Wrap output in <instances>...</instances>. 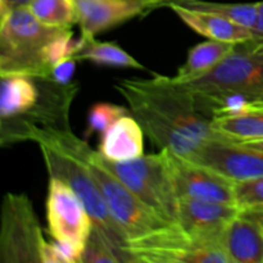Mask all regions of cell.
I'll return each mask as SVG.
<instances>
[{"instance_id":"7402d4cb","label":"cell","mask_w":263,"mask_h":263,"mask_svg":"<svg viewBox=\"0 0 263 263\" xmlns=\"http://www.w3.org/2000/svg\"><path fill=\"white\" fill-rule=\"evenodd\" d=\"M212 126L220 138L236 143L263 140V110L213 118Z\"/></svg>"},{"instance_id":"2e32d148","label":"cell","mask_w":263,"mask_h":263,"mask_svg":"<svg viewBox=\"0 0 263 263\" xmlns=\"http://www.w3.org/2000/svg\"><path fill=\"white\" fill-rule=\"evenodd\" d=\"M98 153L107 161L127 162L144 154V131L134 116L118 118L102 134Z\"/></svg>"},{"instance_id":"6da1fadb","label":"cell","mask_w":263,"mask_h":263,"mask_svg":"<svg viewBox=\"0 0 263 263\" xmlns=\"http://www.w3.org/2000/svg\"><path fill=\"white\" fill-rule=\"evenodd\" d=\"M115 89L159 151L190 159L205 141L220 138L190 87L175 77L121 80Z\"/></svg>"},{"instance_id":"8fae6325","label":"cell","mask_w":263,"mask_h":263,"mask_svg":"<svg viewBox=\"0 0 263 263\" xmlns=\"http://www.w3.org/2000/svg\"><path fill=\"white\" fill-rule=\"evenodd\" d=\"M164 152L179 199L235 204V181L192 159Z\"/></svg>"},{"instance_id":"cb8c5ba5","label":"cell","mask_w":263,"mask_h":263,"mask_svg":"<svg viewBox=\"0 0 263 263\" xmlns=\"http://www.w3.org/2000/svg\"><path fill=\"white\" fill-rule=\"evenodd\" d=\"M128 262L127 257L116 248L97 228L92 230L85 244L82 263H125Z\"/></svg>"},{"instance_id":"8992f818","label":"cell","mask_w":263,"mask_h":263,"mask_svg":"<svg viewBox=\"0 0 263 263\" xmlns=\"http://www.w3.org/2000/svg\"><path fill=\"white\" fill-rule=\"evenodd\" d=\"M104 162L108 168L152 212L166 223L177 222L179 198L175 190L166 152L143 154L127 162H112L107 159Z\"/></svg>"},{"instance_id":"f546056e","label":"cell","mask_w":263,"mask_h":263,"mask_svg":"<svg viewBox=\"0 0 263 263\" xmlns=\"http://www.w3.org/2000/svg\"><path fill=\"white\" fill-rule=\"evenodd\" d=\"M31 2L32 0H0V18L5 17L17 8L28 7Z\"/></svg>"},{"instance_id":"4dcf8cb0","label":"cell","mask_w":263,"mask_h":263,"mask_svg":"<svg viewBox=\"0 0 263 263\" xmlns=\"http://www.w3.org/2000/svg\"><path fill=\"white\" fill-rule=\"evenodd\" d=\"M241 144H246V145L251 146V148L254 149H258V151L263 152V140H253V141H246V143H241Z\"/></svg>"},{"instance_id":"9a60e30c","label":"cell","mask_w":263,"mask_h":263,"mask_svg":"<svg viewBox=\"0 0 263 263\" xmlns=\"http://www.w3.org/2000/svg\"><path fill=\"white\" fill-rule=\"evenodd\" d=\"M230 263H263V223L253 211H240L221 235Z\"/></svg>"},{"instance_id":"5bb4252c","label":"cell","mask_w":263,"mask_h":263,"mask_svg":"<svg viewBox=\"0 0 263 263\" xmlns=\"http://www.w3.org/2000/svg\"><path fill=\"white\" fill-rule=\"evenodd\" d=\"M240 210L236 204L179 199L177 225L197 239L220 238L228 223Z\"/></svg>"},{"instance_id":"4fadbf2b","label":"cell","mask_w":263,"mask_h":263,"mask_svg":"<svg viewBox=\"0 0 263 263\" xmlns=\"http://www.w3.org/2000/svg\"><path fill=\"white\" fill-rule=\"evenodd\" d=\"M81 36L95 37L156 9L157 0H74Z\"/></svg>"},{"instance_id":"83f0119b","label":"cell","mask_w":263,"mask_h":263,"mask_svg":"<svg viewBox=\"0 0 263 263\" xmlns=\"http://www.w3.org/2000/svg\"><path fill=\"white\" fill-rule=\"evenodd\" d=\"M76 63L77 61L72 57H67V58L62 59L51 69L50 79L58 82V84H71L74 72H76Z\"/></svg>"},{"instance_id":"ba28073f","label":"cell","mask_w":263,"mask_h":263,"mask_svg":"<svg viewBox=\"0 0 263 263\" xmlns=\"http://www.w3.org/2000/svg\"><path fill=\"white\" fill-rule=\"evenodd\" d=\"M45 244L30 198L23 193H7L2 203L0 263H43Z\"/></svg>"},{"instance_id":"3957f363","label":"cell","mask_w":263,"mask_h":263,"mask_svg":"<svg viewBox=\"0 0 263 263\" xmlns=\"http://www.w3.org/2000/svg\"><path fill=\"white\" fill-rule=\"evenodd\" d=\"M185 84L212 120L249 112L263 105V49L238 44L213 71Z\"/></svg>"},{"instance_id":"7a4b0ae2","label":"cell","mask_w":263,"mask_h":263,"mask_svg":"<svg viewBox=\"0 0 263 263\" xmlns=\"http://www.w3.org/2000/svg\"><path fill=\"white\" fill-rule=\"evenodd\" d=\"M31 141L39 145L49 177L66 182L77 194L97 228L116 248L123 252L128 238L113 218L105 200L82 156L84 140L77 138L71 128L67 130H35ZM125 253V252H123Z\"/></svg>"},{"instance_id":"277c9868","label":"cell","mask_w":263,"mask_h":263,"mask_svg":"<svg viewBox=\"0 0 263 263\" xmlns=\"http://www.w3.org/2000/svg\"><path fill=\"white\" fill-rule=\"evenodd\" d=\"M64 30L41 23L28 7L0 18V76L50 77L48 49Z\"/></svg>"},{"instance_id":"ffe728a7","label":"cell","mask_w":263,"mask_h":263,"mask_svg":"<svg viewBox=\"0 0 263 263\" xmlns=\"http://www.w3.org/2000/svg\"><path fill=\"white\" fill-rule=\"evenodd\" d=\"M71 57L77 62L87 61L100 66L148 71L140 62L123 50V48H121L117 43L98 41L95 37H85L80 35L76 49Z\"/></svg>"},{"instance_id":"ac0fdd59","label":"cell","mask_w":263,"mask_h":263,"mask_svg":"<svg viewBox=\"0 0 263 263\" xmlns=\"http://www.w3.org/2000/svg\"><path fill=\"white\" fill-rule=\"evenodd\" d=\"M0 90V123L27 115L40 97V80L27 74H5Z\"/></svg>"},{"instance_id":"d6986e66","label":"cell","mask_w":263,"mask_h":263,"mask_svg":"<svg viewBox=\"0 0 263 263\" xmlns=\"http://www.w3.org/2000/svg\"><path fill=\"white\" fill-rule=\"evenodd\" d=\"M236 49V44L207 40L193 46L185 63L174 76L180 82H192L210 73Z\"/></svg>"},{"instance_id":"e0dca14e","label":"cell","mask_w":263,"mask_h":263,"mask_svg":"<svg viewBox=\"0 0 263 263\" xmlns=\"http://www.w3.org/2000/svg\"><path fill=\"white\" fill-rule=\"evenodd\" d=\"M166 8L174 10L187 27L199 35L208 37V40L223 41L238 45L249 41L253 35L252 30L221 15L187 9L176 4H168Z\"/></svg>"},{"instance_id":"d6a6232c","label":"cell","mask_w":263,"mask_h":263,"mask_svg":"<svg viewBox=\"0 0 263 263\" xmlns=\"http://www.w3.org/2000/svg\"><path fill=\"white\" fill-rule=\"evenodd\" d=\"M163 2H167V0H157L156 9H157V8H159V7H161V4H162V3H163Z\"/></svg>"},{"instance_id":"30bf717a","label":"cell","mask_w":263,"mask_h":263,"mask_svg":"<svg viewBox=\"0 0 263 263\" xmlns=\"http://www.w3.org/2000/svg\"><path fill=\"white\" fill-rule=\"evenodd\" d=\"M48 233L54 240L85 246L92 230V220L76 193L64 181L49 177L46 197Z\"/></svg>"},{"instance_id":"9c48e42d","label":"cell","mask_w":263,"mask_h":263,"mask_svg":"<svg viewBox=\"0 0 263 263\" xmlns=\"http://www.w3.org/2000/svg\"><path fill=\"white\" fill-rule=\"evenodd\" d=\"M40 97L35 107L26 116L0 123V145L3 148L30 140L32 131L67 130L69 125V110L79 91V84H58L50 77H39Z\"/></svg>"},{"instance_id":"5b68a950","label":"cell","mask_w":263,"mask_h":263,"mask_svg":"<svg viewBox=\"0 0 263 263\" xmlns=\"http://www.w3.org/2000/svg\"><path fill=\"white\" fill-rule=\"evenodd\" d=\"M123 252L130 263H230L221 236L193 238L177 223H167L133 239Z\"/></svg>"},{"instance_id":"52a82bcc","label":"cell","mask_w":263,"mask_h":263,"mask_svg":"<svg viewBox=\"0 0 263 263\" xmlns=\"http://www.w3.org/2000/svg\"><path fill=\"white\" fill-rule=\"evenodd\" d=\"M82 156L104 198L110 215L125 231L128 241L167 225L127 189V186L108 168L98 151L90 148L86 140L82 144Z\"/></svg>"},{"instance_id":"44dd1931","label":"cell","mask_w":263,"mask_h":263,"mask_svg":"<svg viewBox=\"0 0 263 263\" xmlns=\"http://www.w3.org/2000/svg\"><path fill=\"white\" fill-rule=\"evenodd\" d=\"M168 4H176L187 9L199 10V12L212 13L223 18L234 21L253 32L258 17V3H217L205 2V0H167L161 4L166 7Z\"/></svg>"},{"instance_id":"f1b7e54d","label":"cell","mask_w":263,"mask_h":263,"mask_svg":"<svg viewBox=\"0 0 263 263\" xmlns=\"http://www.w3.org/2000/svg\"><path fill=\"white\" fill-rule=\"evenodd\" d=\"M243 44L252 49H263V2L258 3V17H257V23L252 39Z\"/></svg>"},{"instance_id":"d4e9b609","label":"cell","mask_w":263,"mask_h":263,"mask_svg":"<svg viewBox=\"0 0 263 263\" xmlns=\"http://www.w3.org/2000/svg\"><path fill=\"white\" fill-rule=\"evenodd\" d=\"M127 109L122 105L113 103H97L90 108L87 113L86 138L92 134H104L118 118L127 115Z\"/></svg>"},{"instance_id":"1f68e13d","label":"cell","mask_w":263,"mask_h":263,"mask_svg":"<svg viewBox=\"0 0 263 263\" xmlns=\"http://www.w3.org/2000/svg\"><path fill=\"white\" fill-rule=\"evenodd\" d=\"M253 212L256 213L257 216H258L259 220H261L262 223H263V208H258V210H253Z\"/></svg>"},{"instance_id":"484cf974","label":"cell","mask_w":263,"mask_h":263,"mask_svg":"<svg viewBox=\"0 0 263 263\" xmlns=\"http://www.w3.org/2000/svg\"><path fill=\"white\" fill-rule=\"evenodd\" d=\"M85 246L66 240L46 241L43 252V263H82Z\"/></svg>"},{"instance_id":"836d02e7","label":"cell","mask_w":263,"mask_h":263,"mask_svg":"<svg viewBox=\"0 0 263 263\" xmlns=\"http://www.w3.org/2000/svg\"><path fill=\"white\" fill-rule=\"evenodd\" d=\"M254 110H263V105H259V107H257V108H254V109H252V110H249V112H254Z\"/></svg>"},{"instance_id":"4316f807","label":"cell","mask_w":263,"mask_h":263,"mask_svg":"<svg viewBox=\"0 0 263 263\" xmlns=\"http://www.w3.org/2000/svg\"><path fill=\"white\" fill-rule=\"evenodd\" d=\"M235 204L240 211L263 208V176L236 182Z\"/></svg>"},{"instance_id":"603a6c76","label":"cell","mask_w":263,"mask_h":263,"mask_svg":"<svg viewBox=\"0 0 263 263\" xmlns=\"http://www.w3.org/2000/svg\"><path fill=\"white\" fill-rule=\"evenodd\" d=\"M28 9L41 23L51 27L72 28L77 23L74 0H32Z\"/></svg>"},{"instance_id":"7c38bea8","label":"cell","mask_w":263,"mask_h":263,"mask_svg":"<svg viewBox=\"0 0 263 263\" xmlns=\"http://www.w3.org/2000/svg\"><path fill=\"white\" fill-rule=\"evenodd\" d=\"M190 159L235 182L263 176V152L225 138L205 141Z\"/></svg>"}]
</instances>
